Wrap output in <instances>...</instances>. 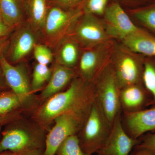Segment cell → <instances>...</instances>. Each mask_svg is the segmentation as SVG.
Listing matches in <instances>:
<instances>
[{
	"mask_svg": "<svg viewBox=\"0 0 155 155\" xmlns=\"http://www.w3.org/2000/svg\"><path fill=\"white\" fill-rule=\"evenodd\" d=\"M94 100L93 82L76 76L65 91L50 97L40 109L38 116L41 121L50 122L61 114L88 107Z\"/></svg>",
	"mask_w": 155,
	"mask_h": 155,
	"instance_id": "obj_1",
	"label": "cell"
},
{
	"mask_svg": "<svg viewBox=\"0 0 155 155\" xmlns=\"http://www.w3.org/2000/svg\"><path fill=\"white\" fill-rule=\"evenodd\" d=\"M83 13V5L70 9L51 5L41 32L42 43L53 51L63 38L70 34Z\"/></svg>",
	"mask_w": 155,
	"mask_h": 155,
	"instance_id": "obj_2",
	"label": "cell"
},
{
	"mask_svg": "<svg viewBox=\"0 0 155 155\" xmlns=\"http://www.w3.org/2000/svg\"><path fill=\"white\" fill-rule=\"evenodd\" d=\"M112 126L94 100L78 137L81 148L86 155H93L104 145Z\"/></svg>",
	"mask_w": 155,
	"mask_h": 155,
	"instance_id": "obj_3",
	"label": "cell"
},
{
	"mask_svg": "<svg viewBox=\"0 0 155 155\" xmlns=\"http://www.w3.org/2000/svg\"><path fill=\"white\" fill-rule=\"evenodd\" d=\"M94 100L112 126L121 114L120 88L112 66L103 67L93 82Z\"/></svg>",
	"mask_w": 155,
	"mask_h": 155,
	"instance_id": "obj_4",
	"label": "cell"
},
{
	"mask_svg": "<svg viewBox=\"0 0 155 155\" xmlns=\"http://www.w3.org/2000/svg\"><path fill=\"white\" fill-rule=\"evenodd\" d=\"M91 106L80 110L61 114L54 119L55 125L48 134L45 141V155H55L64 140L76 134L81 129Z\"/></svg>",
	"mask_w": 155,
	"mask_h": 155,
	"instance_id": "obj_5",
	"label": "cell"
},
{
	"mask_svg": "<svg viewBox=\"0 0 155 155\" xmlns=\"http://www.w3.org/2000/svg\"><path fill=\"white\" fill-rule=\"evenodd\" d=\"M38 43H41L40 33L25 22L9 35L3 56L12 64L27 61L32 55L34 48Z\"/></svg>",
	"mask_w": 155,
	"mask_h": 155,
	"instance_id": "obj_6",
	"label": "cell"
},
{
	"mask_svg": "<svg viewBox=\"0 0 155 155\" xmlns=\"http://www.w3.org/2000/svg\"><path fill=\"white\" fill-rule=\"evenodd\" d=\"M69 35L82 48L95 47L107 40L109 36L95 15L84 13Z\"/></svg>",
	"mask_w": 155,
	"mask_h": 155,
	"instance_id": "obj_7",
	"label": "cell"
},
{
	"mask_svg": "<svg viewBox=\"0 0 155 155\" xmlns=\"http://www.w3.org/2000/svg\"><path fill=\"white\" fill-rule=\"evenodd\" d=\"M144 60L126 51H120L112 66L119 88L142 83Z\"/></svg>",
	"mask_w": 155,
	"mask_h": 155,
	"instance_id": "obj_8",
	"label": "cell"
},
{
	"mask_svg": "<svg viewBox=\"0 0 155 155\" xmlns=\"http://www.w3.org/2000/svg\"><path fill=\"white\" fill-rule=\"evenodd\" d=\"M105 29L109 36L122 40L141 30L134 25L122 6L117 2L108 5L104 14Z\"/></svg>",
	"mask_w": 155,
	"mask_h": 155,
	"instance_id": "obj_9",
	"label": "cell"
},
{
	"mask_svg": "<svg viewBox=\"0 0 155 155\" xmlns=\"http://www.w3.org/2000/svg\"><path fill=\"white\" fill-rule=\"evenodd\" d=\"M121 114L115 119L105 143L97 152L99 155H129L140 143L139 139L132 138L125 131L122 124Z\"/></svg>",
	"mask_w": 155,
	"mask_h": 155,
	"instance_id": "obj_10",
	"label": "cell"
},
{
	"mask_svg": "<svg viewBox=\"0 0 155 155\" xmlns=\"http://www.w3.org/2000/svg\"><path fill=\"white\" fill-rule=\"evenodd\" d=\"M0 63L8 87L16 94L27 97L31 91L27 61L12 64L2 55Z\"/></svg>",
	"mask_w": 155,
	"mask_h": 155,
	"instance_id": "obj_11",
	"label": "cell"
},
{
	"mask_svg": "<svg viewBox=\"0 0 155 155\" xmlns=\"http://www.w3.org/2000/svg\"><path fill=\"white\" fill-rule=\"evenodd\" d=\"M121 120L127 134L138 139L145 133L155 130V107L135 113H123Z\"/></svg>",
	"mask_w": 155,
	"mask_h": 155,
	"instance_id": "obj_12",
	"label": "cell"
},
{
	"mask_svg": "<svg viewBox=\"0 0 155 155\" xmlns=\"http://www.w3.org/2000/svg\"><path fill=\"white\" fill-rule=\"evenodd\" d=\"M41 142L24 130L13 128L3 134L0 141V153L12 152L17 155L32 150L40 149Z\"/></svg>",
	"mask_w": 155,
	"mask_h": 155,
	"instance_id": "obj_13",
	"label": "cell"
},
{
	"mask_svg": "<svg viewBox=\"0 0 155 155\" xmlns=\"http://www.w3.org/2000/svg\"><path fill=\"white\" fill-rule=\"evenodd\" d=\"M148 95L143 84L121 88L119 93L121 110L123 113H133L144 110L145 107L150 105L151 99Z\"/></svg>",
	"mask_w": 155,
	"mask_h": 155,
	"instance_id": "obj_14",
	"label": "cell"
},
{
	"mask_svg": "<svg viewBox=\"0 0 155 155\" xmlns=\"http://www.w3.org/2000/svg\"><path fill=\"white\" fill-rule=\"evenodd\" d=\"M101 51L94 47L82 48L77 66L78 77L89 82H93L102 67Z\"/></svg>",
	"mask_w": 155,
	"mask_h": 155,
	"instance_id": "obj_15",
	"label": "cell"
},
{
	"mask_svg": "<svg viewBox=\"0 0 155 155\" xmlns=\"http://www.w3.org/2000/svg\"><path fill=\"white\" fill-rule=\"evenodd\" d=\"M82 48L78 43L69 35L63 38L53 50V63L74 69L77 66Z\"/></svg>",
	"mask_w": 155,
	"mask_h": 155,
	"instance_id": "obj_16",
	"label": "cell"
},
{
	"mask_svg": "<svg viewBox=\"0 0 155 155\" xmlns=\"http://www.w3.org/2000/svg\"><path fill=\"white\" fill-rule=\"evenodd\" d=\"M77 75L75 69L53 63L51 75L42 92V98H47L58 93L70 84Z\"/></svg>",
	"mask_w": 155,
	"mask_h": 155,
	"instance_id": "obj_17",
	"label": "cell"
},
{
	"mask_svg": "<svg viewBox=\"0 0 155 155\" xmlns=\"http://www.w3.org/2000/svg\"><path fill=\"white\" fill-rule=\"evenodd\" d=\"M51 0H22L25 22L38 32H41Z\"/></svg>",
	"mask_w": 155,
	"mask_h": 155,
	"instance_id": "obj_18",
	"label": "cell"
},
{
	"mask_svg": "<svg viewBox=\"0 0 155 155\" xmlns=\"http://www.w3.org/2000/svg\"><path fill=\"white\" fill-rule=\"evenodd\" d=\"M122 41L132 52L148 57H155V37L140 30L130 35Z\"/></svg>",
	"mask_w": 155,
	"mask_h": 155,
	"instance_id": "obj_19",
	"label": "cell"
},
{
	"mask_svg": "<svg viewBox=\"0 0 155 155\" xmlns=\"http://www.w3.org/2000/svg\"><path fill=\"white\" fill-rule=\"evenodd\" d=\"M0 15L14 29L25 22L22 0H0Z\"/></svg>",
	"mask_w": 155,
	"mask_h": 155,
	"instance_id": "obj_20",
	"label": "cell"
},
{
	"mask_svg": "<svg viewBox=\"0 0 155 155\" xmlns=\"http://www.w3.org/2000/svg\"><path fill=\"white\" fill-rule=\"evenodd\" d=\"M142 83L150 97V105L155 107V60H144Z\"/></svg>",
	"mask_w": 155,
	"mask_h": 155,
	"instance_id": "obj_21",
	"label": "cell"
},
{
	"mask_svg": "<svg viewBox=\"0 0 155 155\" xmlns=\"http://www.w3.org/2000/svg\"><path fill=\"white\" fill-rule=\"evenodd\" d=\"M26 98L16 94L11 90L0 94V116L12 113Z\"/></svg>",
	"mask_w": 155,
	"mask_h": 155,
	"instance_id": "obj_22",
	"label": "cell"
},
{
	"mask_svg": "<svg viewBox=\"0 0 155 155\" xmlns=\"http://www.w3.org/2000/svg\"><path fill=\"white\" fill-rule=\"evenodd\" d=\"M52 69L47 65L35 63L33 68L32 80L31 83V91L41 88L45 84L49 81L51 75Z\"/></svg>",
	"mask_w": 155,
	"mask_h": 155,
	"instance_id": "obj_23",
	"label": "cell"
},
{
	"mask_svg": "<svg viewBox=\"0 0 155 155\" xmlns=\"http://www.w3.org/2000/svg\"><path fill=\"white\" fill-rule=\"evenodd\" d=\"M132 15L143 25L155 32V5L134 10Z\"/></svg>",
	"mask_w": 155,
	"mask_h": 155,
	"instance_id": "obj_24",
	"label": "cell"
},
{
	"mask_svg": "<svg viewBox=\"0 0 155 155\" xmlns=\"http://www.w3.org/2000/svg\"><path fill=\"white\" fill-rule=\"evenodd\" d=\"M56 154L86 155L81 147L79 139L76 134L70 136L64 140L58 148Z\"/></svg>",
	"mask_w": 155,
	"mask_h": 155,
	"instance_id": "obj_25",
	"label": "cell"
},
{
	"mask_svg": "<svg viewBox=\"0 0 155 155\" xmlns=\"http://www.w3.org/2000/svg\"><path fill=\"white\" fill-rule=\"evenodd\" d=\"M32 55L37 63L38 64L48 66L54 62L53 50L42 43H38L35 45Z\"/></svg>",
	"mask_w": 155,
	"mask_h": 155,
	"instance_id": "obj_26",
	"label": "cell"
},
{
	"mask_svg": "<svg viewBox=\"0 0 155 155\" xmlns=\"http://www.w3.org/2000/svg\"><path fill=\"white\" fill-rule=\"evenodd\" d=\"M109 0H86L83 5L84 13L95 15H103Z\"/></svg>",
	"mask_w": 155,
	"mask_h": 155,
	"instance_id": "obj_27",
	"label": "cell"
},
{
	"mask_svg": "<svg viewBox=\"0 0 155 155\" xmlns=\"http://www.w3.org/2000/svg\"><path fill=\"white\" fill-rule=\"evenodd\" d=\"M86 0H51V5L61 7L63 8H75L82 5Z\"/></svg>",
	"mask_w": 155,
	"mask_h": 155,
	"instance_id": "obj_28",
	"label": "cell"
},
{
	"mask_svg": "<svg viewBox=\"0 0 155 155\" xmlns=\"http://www.w3.org/2000/svg\"><path fill=\"white\" fill-rule=\"evenodd\" d=\"M140 143L136 146L147 149L155 154V133L149 134L143 138H139Z\"/></svg>",
	"mask_w": 155,
	"mask_h": 155,
	"instance_id": "obj_29",
	"label": "cell"
},
{
	"mask_svg": "<svg viewBox=\"0 0 155 155\" xmlns=\"http://www.w3.org/2000/svg\"><path fill=\"white\" fill-rule=\"evenodd\" d=\"M14 29L6 23L0 15V38L8 37Z\"/></svg>",
	"mask_w": 155,
	"mask_h": 155,
	"instance_id": "obj_30",
	"label": "cell"
},
{
	"mask_svg": "<svg viewBox=\"0 0 155 155\" xmlns=\"http://www.w3.org/2000/svg\"><path fill=\"white\" fill-rule=\"evenodd\" d=\"M129 155H155L150 150L135 146Z\"/></svg>",
	"mask_w": 155,
	"mask_h": 155,
	"instance_id": "obj_31",
	"label": "cell"
},
{
	"mask_svg": "<svg viewBox=\"0 0 155 155\" xmlns=\"http://www.w3.org/2000/svg\"><path fill=\"white\" fill-rule=\"evenodd\" d=\"M17 114L13 113H11L3 116H0V125L12 122L17 119Z\"/></svg>",
	"mask_w": 155,
	"mask_h": 155,
	"instance_id": "obj_32",
	"label": "cell"
},
{
	"mask_svg": "<svg viewBox=\"0 0 155 155\" xmlns=\"http://www.w3.org/2000/svg\"><path fill=\"white\" fill-rule=\"evenodd\" d=\"M8 37L0 38V58L4 55L8 41Z\"/></svg>",
	"mask_w": 155,
	"mask_h": 155,
	"instance_id": "obj_33",
	"label": "cell"
},
{
	"mask_svg": "<svg viewBox=\"0 0 155 155\" xmlns=\"http://www.w3.org/2000/svg\"><path fill=\"white\" fill-rule=\"evenodd\" d=\"M8 86L3 73L2 69L0 63V90Z\"/></svg>",
	"mask_w": 155,
	"mask_h": 155,
	"instance_id": "obj_34",
	"label": "cell"
},
{
	"mask_svg": "<svg viewBox=\"0 0 155 155\" xmlns=\"http://www.w3.org/2000/svg\"><path fill=\"white\" fill-rule=\"evenodd\" d=\"M18 155H45V154L44 152L43 153L40 149L32 150L25 152Z\"/></svg>",
	"mask_w": 155,
	"mask_h": 155,
	"instance_id": "obj_35",
	"label": "cell"
},
{
	"mask_svg": "<svg viewBox=\"0 0 155 155\" xmlns=\"http://www.w3.org/2000/svg\"><path fill=\"white\" fill-rule=\"evenodd\" d=\"M0 155H18L17 154L15 153L12 152L6 151L4 152L0 153Z\"/></svg>",
	"mask_w": 155,
	"mask_h": 155,
	"instance_id": "obj_36",
	"label": "cell"
},
{
	"mask_svg": "<svg viewBox=\"0 0 155 155\" xmlns=\"http://www.w3.org/2000/svg\"><path fill=\"white\" fill-rule=\"evenodd\" d=\"M136 1H137V0H136ZM138 1H139V0H138Z\"/></svg>",
	"mask_w": 155,
	"mask_h": 155,
	"instance_id": "obj_37",
	"label": "cell"
}]
</instances>
